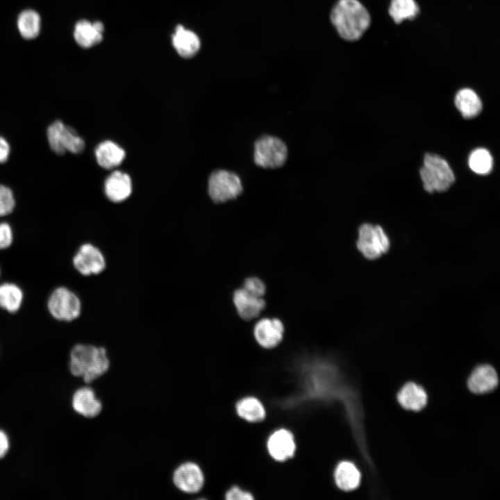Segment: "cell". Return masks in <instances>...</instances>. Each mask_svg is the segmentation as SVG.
<instances>
[{"label":"cell","instance_id":"cell-6","mask_svg":"<svg viewBox=\"0 0 500 500\" xmlns=\"http://www.w3.org/2000/svg\"><path fill=\"white\" fill-rule=\"evenodd\" d=\"M390 247L389 237L381 226L365 223L359 227L356 247L366 259L378 258L388 251Z\"/></svg>","mask_w":500,"mask_h":500},{"label":"cell","instance_id":"cell-23","mask_svg":"<svg viewBox=\"0 0 500 500\" xmlns=\"http://www.w3.org/2000/svg\"><path fill=\"white\" fill-rule=\"evenodd\" d=\"M360 472L356 465L349 461H342L336 467L334 480L336 485L344 491L357 488L360 483Z\"/></svg>","mask_w":500,"mask_h":500},{"label":"cell","instance_id":"cell-27","mask_svg":"<svg viewBox=\"0 0 500 500\" xmlns=\"http://www.w3.org/2000/svg\"><path fill=\"white\" fill-rule=\"evenodd\" d=\"M419 11L415 0H392L389 13L396 23L415 17Z\"/></svg>","mask_w":500,"mask_h":500},{"label":"cell","instance_id":"cell-22","mask_svg":"<svg viewBox=\"0 0 500 500\" xmlns=\"http://www.w3.org/2000/svg\"><path fill=\"white\" fill-rule=\"evenodd\" d=\"M397 399L404 408L417 411L426 406L427 394L421 386L414 383H408L401 389Z\"/></svg>","mask_w":500,"mask_h":500},{"label":"cell","instance_id":"cell-32","mask_svg":"<svg viewBox=\"0 0 500 500\" xmlns=\"http://www.w3.org/2000/svg\"><path fill=\"white\" fill-rule=\"evenodd\" d=\"M10 440L8 434L0 428V460L4 458L10 449Z\"/></svg>","mask_w":500,"mask_h":500},{"label":"cell","instance_id":"cell-25","mask_svg":"<svg viewBox=\"0 0 500 500\" xmlns=\"http://www.w3.org/2000/svg\"><path fill=\"white\" fill-rule=\"evenodd\" d=\"M238 416L249 422L262 421L266 415L262 403L256 397H247L240 399L235 406Z\"/></svg>","mask_w":500,"mask_h":500},{"label":"cell","instance_id":"cell-13","mask_svg":"<svg viewBox=\"0 0 500 500\" xmlns=\"http://www.w3.org/2000/svg\"><path fill=\"white\" fill-rule=\"evenodd\" d=\"M233 303L238 315L244 321H250L258 317L266 305L262 297L251 294L243 288L234 291Z\"/></svg>","mask_w":500,"mask_h":500},{"label":"cell","instance_id":"cell-10","mask_svg":"<svg viewBox=\"0 0 500 500\" xmlns=\"http://www.w3.org/2000/svg\"><path fill=\"white\" fill-rule=\"evenodd\" d=\"M284 325L278 318L264 317L258 320L253 330L257 343L264 349H273L283 340Z\"/></svg>","mask_w":500,"mask_h":500},{"label":"cell","instance_id":"cell-33","mask_svg":"<svg viewBox=\"0 0 500 500\" xmlns=\"http://www.w3.org/2000/svg\"><path fill=\"white\" fill-rule=\"evenodd\" d=\"M10 145L5 138L0 136V163L7 160L10 154Z\"/></svg>","mask_w":500,"mask_h":500},{"label":"cell","instance_id":"cell-8","mask_svg":"<svg viewBox=\"0 0 500 500\" xmlns=\"http://www.w3.org/2000/svg\"><path fill=\"white\" fill-rule=\"evenodd\" d=\"M243 191L242 181L234 172L217 169L208 179V194L216 203H221L237 198Z\"/></svg>","mask_w":500,"mask_h":500},{"label":"cell","instance_id":"cell-31","mask_svg":"<svg viewBox=\"0 0 500 500\" xmlns=\"http://www.w3.org/2000/svg\"><path fill=\"white\" fill-rule=\"evenodd\" d=\"M226 500H252L253 497L249 492L242 490L237 486H233L229 489L225 495Z\"/></svg>","mask_w":500,"mask_h":500},{"label":"cell","instance_id":"cell-17","mask_svg":"<svg viewBox=\"0 0 500 500\" xmlns=\"http://www.w3.org/2000/svg\"><path fill=\"white\" fill-rule=\"evenodd\" d=\"M172 44L177 53L184 58L194 56L201 48L199 36L181 24L176 27L172 35Z\"/></svg>","mask_w":500,"mask_h":500},{"label":"cell","instance_id":"cell-19","mask_svg":"<svg viewBox=\"0 0 500 500\" xmlns=\"http://www.w3.org/2000/svg\"><path fill=\"white\" fill-rule=\"evenodd\" d=\"M23 289L17 283L4 281L0 283V309L13 315L19 312L24 303Z\"/></svg>","mask_w":500,"mask_h":500},{"label":"cell","instance_id":"cell-21","mask_svg":"<svg viewBox=\"0 0 500 500\" xmlns=\"http://www.w3.org/2000/svg\"><path fill=\"white\" fill-rule=\"evenodd\" d=\"M42 19L39 12L33 9L22 10L17 18V28L20 36L26 40L36 39L41 31Z\"/></svg>","mask_w":500,"mask_h":500},{"label":"cell","instance_id":"cell-29","mask_svg":"<svg viewBox=\"0 0 500 500\" xmlns=\"http://www.w3.org/2000/svg\"><path fill=\"white\" fill-rule=\"evenodd\" d=\"M247 292L256 297H262L266 292L265 283L258 277L247 278L242 287Z\"/></svg>","mask_w":500,"mask_h":500},{"label":"cell","instance_id":"cell-1","mask_svg":"<svg viewBox=\"0 0 500 500\" xmlns=\"http://www.w3.org/2000/svg\"><path fill=\"white\" fill-rule=\"evenodd\" d=\"M68 369L74 377L90 383L103 375L110 367L105 347L89 343H77L69 352Z\"/></svg>","mask_w":500,"mask_h":500},{"label":"cell","instance_id":"cell-7","mask_svg":"<svg viewBox=\"0 0 500 500\" xmlns=\"http://www.w3.org/2000/svg\"><path fill=\"white\" fill-rule=\"evenodd\" d=\"M288 157V148L277 137L262 135L254 144L253 160L263 168L274 169L284 165Z\"/></svg>","mask_w":500,"mask_h":500},{"label":"cell","instance_id":"cell-3","mask_svg":"<svg viewBox=\"0 0 500 500\" xmlns=\"http://www.w3.org/2000/svg\"><path fill=\"white\" fill-rule=\"evenodd\" d=\"M46 307L51 318L65 323L77 320L81 316L83 308L78 294L65 285H58L51 291Z\"/></svg>","mask_w":500,"mask_h":500},{"label":"cell","instance_id":"cell-4","mask_svg":"<svg viewBox=\"0 0 500 500\" xmlns=\"http://www.w3.org/2000/svg\"><path fill=\"white\" fill-rule=\"evenodd\" d=\"M424 188L428 192H444L455 181V176L449 163L442 157L426 153L419 170Z\"/></svg>","mask_w":500,"mask_h":500},{"label":"cell","instance_id":"cell-26","mask_svg":"<svg viewBox=\"0 0 500 500\" xmlns=\"http://www.w3.org/2000/svg\"><path fill=\"white\" fill-rule=\"evenodd\" d=\"M468 164L474 173L485 175L489 174L493 167V158L486 149L477 148L469 154Z\"/></svg>","mask_w":500,"mask_h":500},{"label":"cell","instance_id":"cell-5","mask_svg":"<svg viewBox=\"0 0 500 500\" xmlns=\"http://www.w3.org/2000/svg\"><path fill=\"white\" fill-rule=\"evenodd\" d=\"M72 264L83 277L98 276L106 271L108 260L104 251L91 242L81 244L74 253Z\"/></svg>","mask_w":500,"mask_h":500},{"label":"cell","instance_id":"cell-15","mask_svg":"<svg viewBox=\"0 0 500 500\" xmlns=\"http://www.w3.org/2000/svg\"><path fill=\"white\" fill-rule=\"evenodd\" d=\"M72 406L75 412L86 418L97 416L102 409L100 400L90 387H81L73 393Z\"/></svg>","mask_w":500,"mask_h":500},{"label":"cell","instance_id":"cell-18","mask_svg":"<svg viewBox=\"0 0 500 500\" xmlns=\"http://www.w3.org/2000/svg\"><path fill=\"white\" fill-rule=\"evenodd\" d=\"M469 389L474 393L483 394L494 390L498 383L494 369L488 365L477 367L468 379Z\"/></svg>","mask_w":500,"mask_h":500},{"label":"cell","instance_id":"cell-20","mask_svg":"<svg viewBox=\"0 0 500 500\" xmlns=\"http://www.w3.org/2000/svg\"><path fill=\"white\" fill-rule=\"evenodd\" d=\"M125 156L124 150L111 140L101 142L95 149L97 163L106 169H111L119 165Z\"/></svg>","mask_w":500,"mask_h":500},{"label":"cell","instance_id":"cell-14","mask_svg":"<svg viewBox=\"0 0 500 500\" xmlns=\"http://www.w3.org/2000/svg\"><path fill=\"white\" fill-rule=\"evenodd\" d=\"M103 32L104 25L101 22L81 19L74 25L73 37L80 47L90 49L102 41Z\"/></svg>","mask_w":500,"mask_h":500},{"label":"cell","instance_id":"cell-11","mask_svg":"<svg viewBox=\"0 0 500 500\" xmlns=\"http://www.w3.org/2000/svg\"><path fill=\"white\" fill-rule=\"evenodd\" d=\"M173 482L176 487L185 493H197L204 484V476L198 465L186 462L174 472Z\"/></svg>","mask_w":500,"mask_h":500},{"label":"cell","instance_id":"cell-28","mask_svg":"<svg viewBox=\"0 0 500 500\" xmlns=\"http://www.w3.org/2000/svg\"><path fill=\"white\" fill-rule=\"evenodd\" d=\"M15 207V200L12 190L0 184V217L10 215Z\"/></svg>","mask_w":500,"mask_h":500},{"label":"cell","instance_id":"cell-34","mask_svg":"<svg viewBox=\"0 0 500 500\" xmlns=\"http://www.w3.org/2000/svg\"><path fill=\"white\" fill-rule=\"evenodd\" d=\"M1 267H0V278H1Z\"/></svg>","mask_w":500,"mask_h":500},{"label":"cell","instance_id":"cell-9","mask_svg":"<svg viewBox=\"0 0 500 500\" xmlns=\"http://www.w3.org/2000/svg\"><path fill=\"white\" fill-rule=\"evenodd\" d=\"M47 134L51 149L57 154L62 155L66 151L78 153L84 149L83 140L74 128L60 120L53 122L48 127Z\"/></svg>","mask_w":500,"mask_h":500},{"label":"cell","instance_id":"cell-2","mask_svg":"<svg viewBox=\"0 0 500 500\" xmlns=\"http://www.w3.org/2000/svg\"><path fill=\"white\" fill-rule=\"evenodd\" d=\"M330 18L340 36L348 41L360 38L370 24L367 10L358 0H338Z\"/></svg>","mask_w":500,"mask_h":500},{"label":"cell","instance_id":"cell-30","mask_svg":"<svg viewBox=\"0 0 500 500\" xmlns=\"http://www.w3.org/2000/svg\"><path fill=\"white\" fill-rule=\"evenodd\" d=\"M14 240V233L10 224L6 222H0V251L9 249Z\"/></svg>","mask_w":500,"mask_h":500},{"label":"cell","instance_id":"cell-16","mask_svg":"<svg viewBox=\"0 0 500 500\" xmlns=\"http://www.w3.org/2000/svg\"><path fill=\"white\" fill-rule=\"evenodd\" d=\"M104 191L112 202L120 203L127 199L132 192V182L128 174L115 171L106 179Z\"/></svg>","mask_w":500,"mask_h":500},{"label":"cell","instance_id":"cell-24","mask_svg":"<svg viewBox=\"0 0 500 500\" xmlns=\"http://www.w3.org/2000/svg\"><path fill=\"white\" fill-rule=\"evenodd\" d=\"M457 109L466 119L477 116L482 110V102L478 95L472 89L460 90L455 97Z\"/></svg>","mask_w":500,"mask_h":500},{"label":"cell","instance_id":"cell-12","mask_svg":"<svg viewBox=\"0 0 500 500\" xmlns=\"http://www.w3.org/2000/svg\"><path fill=\"white\" fill-rule=\"evenodd\" d=\"M267 448L270 456L276 461H285L291 458L296 450L292 433L285 428L276 430L269 437Z\"/></svg>","mask_w":500,"mask_h":500}]
</instances>
